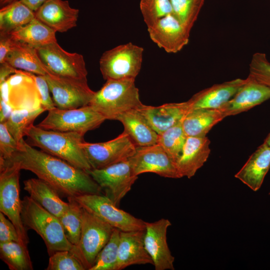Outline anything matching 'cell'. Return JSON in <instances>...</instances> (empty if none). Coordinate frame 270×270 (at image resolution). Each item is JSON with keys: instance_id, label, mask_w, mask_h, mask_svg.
Listing matches in <instances>:
<instances>
[{"instance_id": "cell-1", "label": "cell", "mask_w": 270, "mask_h": 270, "mask_svg": "<svg viewBox=\"0 0 270 270\" xmlns=\"http://www.w3.org/2000/svg\"><path fill=\"white\" fill-rule=\"evenodd\" d=\"M7 164H15L20 170L32 172L66 198L102 192L86 171L34 148L24 138L12 158L0 166Z\"/></svg>"}, {"instance_id": "cell-2", "label": "cell", "mask_w": 270, "mask_h": 270, "mask_svg": "<svg viewBox=\"0 0 270 270\" xmlns=\"http://www.w3.org/2000/svg\"><path fill=\"white\" fill-rule=\"evenodd\" d=\"M26 136L32 146L86 171L92 169L82 146L84 135L80 133L48 130L33 124Z\"/></svg>"}, {"instance_id": "cell-3", "label": "cell", "mask_w": 270, "mask_h": 270, "mask_svg": "<svg viewBox=\"0 0 270 270\" xmlns=\"http://www.w3.org/2000/svg\"><path fill=\"white\" fill-rule=\"evenodd\" d=\"M22 219L26 230H34L43 240L49 256L74 248L66 238L58 217L52 214L30 196L22 200Z\"/></svg>"}, {"instance_id": "cell-4", "label": "cell", "mask_w": 270, "mask_h": 270, "mask_svg": "<svg viewBox=\"0 0 270 270\" xmlns=\"http://www.w3.org/2000/svg\"><path fill=\"white\" fill-rule=\"evenodd\" d=\"M143 104L135 79L106 80L89 105L106 120H116L121 114L139 108Z\"/></svg>"}, {"instance_id": "cell-5", "label": "cell", "mask_w": 270, "mask_h": 270, "mask_svg": "<svg viewBox=\"0 0 270 270\" xmlns=\"http://www.w3.org/2000/svg\"><path fill=\"white\" fill-rule=\"evenodd\" d=\"M114 228L82 208L79 242L70 252L86 270H90L94 265L98 254L109 240Z\"/></svg>"}, {"instance_id": "cell-6", "label": "cell", "mask_w": 270, "mask_h": 270, "mask_svg": "<svg viewBox=\"0 0 270 270\" xmlns=\"http://www.w3.org/2000/svg\"><path fill=\"white\" fill-rule=\"evenodd\" d=\"M144 48L128 42L103 53L99 60L100 68L105 80L135 79L142 62Z\"/></svg>"}, {"instance_id": "cell-7", "label": "cell", "mask_w": 270, "mask_h": 270, "mask_svg": "<svg viewBox=\"0 0 270 270\" xmlns=\"http://www.w3.org/2000/svg\"><path fill=\"white\" fill-rule=\"evenodd\" d=\"M106 119L91 106L48 111L47 116L36 126L42 128L61 132H77L84 135L98 128Z\"/></svg>"}, {"instance_id": "cell-8", "label": "cell", "mask_w": 270, "mask_h": 270, "mask_svg": "<svg viewBox=\"0 0 270 270\" xmlns=\"http://www.w3.org/2000/svg\"><path fill=\"white\" fill-rule=\"evenodd\" d=\"M20 170L15 164L0 166V212L14 224L22 243L28 246L29 240L21 215L19 182Z\"/></svg>"}, {"instance_id": "cell-9", "label": "cell", "mask_w": 270, "mask_h": 270, "mask_svg": "<svg viewBox=\"0 0 270 270\" xmlns=\"http://www.w3.org/2000/svg\"><path fill=\"white\" fill-rule=\"evenodd\" d=\"M84 209L121 231L145 230V222L118 208L102 194H84L74 198Z\"/></svg>"}, {"instance_id": "cell-10", "label": "cell", "mask_w": 270, "mask_h": 270, "mask_svg": "<svg viewBox=\"0 0 270 270\" xmlns=\"http://www.w3.org/2000/svg\"><path fill=\"white\" fill-rule=\"evenodd\" d=\"M0 100L13 110H34L41 107V98L30 72L16 70L0 83Z\"/></svg>"}, {"instance_id": "cell-11", "label": "cell", "mask_w": 270, "mask_h": 270, "mask_svg": "<svg viewBox=\"0 0 270 270\" xmlns=\"http://www.w3.org/2000/svg\"><path fill=\"white\" fill-rule=\"evenodd\" d=\"M58 108L69 110L89 105L95 92L88 84L87 78L61 76L52 74L44 76Z\"/></svg>"}, {"instance_id": "cell-12", "label": "cell", "mask_w": 270, "mask_h": 270, "mask_svg": "<svg viewBox=\"0 0 270 270\" xmlns=\"http://www.w3.org/2000/svg\"><path fill=\"white\" fill-rule=\"evenodd\" d=\"M86 172L99 185L104 195L118 206L138 178L133 172L128 160Z\"/></svg>"}, {"instance_id": "cell-13", "label": "cell", "mask_w": 270, "mask_h": 270, "mask_svg": "<svg viewBox=\"0 0 270 270\" xmlns=\"http://www.w3.org/2000/svg\"><path fill=\"white\" fill-rule=\"evenodd\" d=\"M92 169H100L128 160L136 146L124 131L117 137L106 142L82 144Z\"/></svg>"}, {"instance_id": "cell-14", "label": "cell", "mask_w": 270, "mask_h": 270, "mask_svg": "<svg viewBox=\"0 0 270 270\" xmlns=\"http://www.w3.org/2000/svg\"><path fill=\"white\" fill-rule=\"evenodd\" d=\"M41 60L54 74L86 79L88 71L82 54L64 50L57 42L36 48Z\"/></svg>"}, {"instance_id": "cell-15", "label": "cell", "mask_w": 270, "mask_h": 270, "mask_svg": "<svg viewBox=\"0 0 270 270\" xmlns=\"http://www.w3.org/2000/svg\"><path fill=\"white\" fill-rule=\"evenodd\" d=\"M128 160L133 172L137 176L152 172L164 178H181L176 164L158 144L137 146L135 153Z\"/></svg>"}, {"instance_id": "cell-16", "label": "cell", "mask_w": 270, "mask_h": 270, "mask_svg": "<svg viewBox=\"0 0 270 270\" xmlns=\"http://www.w3.org/2000/svg\"><path fill=\"white\" fill-rule=\"evenodd\" d=\"M170 222L161 218L154 222H145V248L153 262L156 270H174V258L167 242V230Z\"/></svg>"}, {"instance_id": "cell-17", "label": "cell", "mask_w": 270, "mask_h": 270, "mask_svg": "<svg viewBox=\"0 0 270 270\" xmlns=\"http://www.w3.org/2000/svg\"><path fill=\"white\" fill-rule=\"evenodd\" d=\"M148 30L152 41L168 53L180 52L189 42L190 32L172 14L160 20Z\"/></svg>"}, {"instance_id": "cell-18", "label": "cell", "mask_w": 270, "mask_h": 270, "mask_svg": "<svg viewBox=\"0 0 270 270\" xmlns=\"http://www.w3.org/2000/svg\"><path fill=\"white\" fill-rule=\"evenodd\" d=\"M270 98V88L249 76L234 96L218 108L224 118L247 111Z\"/></svg>"}, {"instance_id": "cell-19", "label": "cell", "mask_w": 270, "mask_h": 270, "mask_svg": "<svg viewBox=\"0 0 270 270\" xmlns=\"http://www.w3.org/2000/svg\"><path fill=\"white\" fill-rule=\"evenodd\" d=\"M34 14L56 32H64L76 26L79 10L72 8L68 0H48Z\"/></svg>"}, {"instance_id": "cell-20", "label": "cell", "mask_w": 270, "mask_h": 270, "mask_svg": "<svg viewBox=\"0 0 270 270\" xmlns=\"http://www.w3.org/2000/svg\"><path fill=\"white\" fill-rule=\"evenodd\" d=\"M145 230L120 231L118 255L114 270L134 264H153L144 244Z\"/></svg>"}, {"instance_id": "cell-21", "label": "cell", "mask_w": 270, "mask_h": 270, "mask_svg": "<svg viewBox=\"0 0 270 270\" xmlns=\"http://www.w3.org/2000/svg\"><path fill=\"white\" fill-rule=\"evenodd\" d=\"M138 109L158 134L182 122L190 111L188 101L157 106L143 104Z\"/></svg>"}, {"instance_id": "cell-22", "label": "cell", "mask_w": 270, "mask_h": 270, "mask_svg": "<svg viewBox=\"0 0 270 270\" xmlns=\"http://www.w3.org/2000/svg\"><path fill=\"white\" fill-rule=\"evenodd\" d=\"M210 140L204 137L188 136L182 154L176 163L181 178H188L206 162L210 152Z\"/></svg>"}, {"instance_id": "cell-23", "label": "cell", "mask_w": 270, "mask_h": 270, "mask_svg": "<svg viewBox=\"0 0 270 270\" xmlns=\"http://www.w3.org/2000/svg\"><path fill=\"white\" fill-rule=\"evenodd\" d=\"M246 78H236L210 87L196 93L188 100L190 110L199 108H218L230 100Z\"/></svg>"}, {"instance_id": "cell-24", "label": "cell", "mask_w": 270, "mask_h": 270, "mask_svg": "<svg viewBox=\"0 0 270 270\" xmlns=\"http://www.w3.org/2000/svg\"><path fill=\"white\" fill-rule=\"evenodd\" d=\"M270 168V146L264 142L234 176L256 192L260 188Z\"/></svg>"}, {"instance_id": "cell-25", "label": "cell", "mask_w": 270, "mask_h": 270, "mask_svg": "<svg viewBox=\"0 0 270 270\" xmlns=\"http://www.w3.org/2000/svg\"><path fill=\"white\" fill-rule=\"evenodd\" d=\"M24 190L29 196L46 210L59 218L68 208L69 204L62 200L52 187L38 178L24 182Z\"/></svg>"}, {"instance_id": "cell-26", "label": "cell", "mask_w": 270, "mask_h": 270, "mask_svg": "<svg viewBox=\"0 0 270 270\" xmlns=\"http://www.w3.org/2000/svg\"><path fill=\"white\" fill-rule=\"evenodd\" d=\"M116 120L122 123L124 132L128 134L136 147L157 144L158 134L138 108L121 114Z\"/></svg>"}, {"instance_id": "cell-27", "label": "cell", "mask_w": 270, "mask_h": 270, "mask_svg": "<svg viewBox=\"0 0 270 270\" xmlns=\"http://www.w3.org/2000/svg\"><path fill=\"white\" fill-rule=\"evenodd\" d=\"M6 62L17 70L38 75L51 74L41 60L35 48L14 39Z\"/></svg>"}, {"instance_id": "cell-28", "label": "cell", "mask_w": 270, "mask_h": 270, "mask_svg": "<svg viewBox=\"0 0 270 270\" xmlns=\"http://www.w3.org/2000/svg\"><path fill=\"white\" fill-rule=\"evenodd\" d=\"M224 118L218 108H199L189 111L182 124L187 136H206Z\"/></svg>"}, {"instance_id": "cell-29", "label": "cell", "mask_w": 270, "mask_h": 270, "mask_svg": "<svg viewBox=\"0 0 270 270\" xmlns=\"http://www.w3.org/2000/svg\"><path fill=\"white\" fill-rule=\"evenodd\" d=\"M56 33L54 30L35 17L30 22L10 34L14 39L36 48L57 42Z\"/></svg>"}, {"instance_id": "cell-30", "label": "cell", "mask_w": 270, "mask_h": 270, "mask_svg": "<svg viewBox=\"0 0 270 270\" xmlns=\"http://www.w3.org/2000/svg\"><path fill=\"white\" fill-rule=\"evenodd\" d=\"M1 8L0 34H10L36 17L34 12L20 0Z\"/></svg>"}, {"instance_id": "cell-31", "label": "cell", "mask_w": 270, "mask_h": 270, "mask_svg": "<svg viewBox=\"0 0 270 270\" xmlns=\"http://www.w3.org/2000/svg\"><path fill=\"white\" fill-rule=\"evenodd\" d=\"M0 257L10 270L34 269L28 246L22 242H0Z\"/></svg>"}, {"instance_id": "cell-32", "label": "cell", "mask_w": 270, "mask_h": 270, "mask_svg": "<svg viewBox=\"0 0 270 270\" xmlns=\"http://www.w3.org/2000/svg\"><path fill=\"white\" fill-rule=\"evenodd\" d=\"M69 206L58 218L68 240L73 245H78L82 224V206L74 198H67Z\"/></svg>"}, {"instance_id": "cell-33", "label": "cell", "mask_w": 270, "mask_h": 270, "mask_svg": "<svg viewBox=\"0 0 270 270\" xmlns=\"http://www.w3.org/2000/svg\"><path fill=\"white\" fill-rule=\"evenodd\" d=\"M45 111L42 108L34 110H14L4 124L10 134L18 143L26 136L36 118Z\"/></svg>"}, {"instance_id": "cell-34", "label": "cell", "mask_w": 270, "mask_h": 270, "mask_svg": "<svg viewBox=\"0 0 270 270\" xmlns=\"http://www.w3.org/2000/svg\"><path fill=\"white\" fill-rule=\"evenodd\" d=\"M182 122L158 134L157 144H159L176 164L180 156L187 136Z\"/></svg>"}, {"instance_id": "cell-35", "label": "cell", "mask_w": 270, "mask_h": 270, "mask_svg": "<svg viewBox=\"0 0 270 270\" xmlns=\"http://www.w3.org/2000/svg\"><path fill=\"white\" fill-rule=\"evenodd\" d=\"M172 14L189 32L194 25L204 0H170Z\"/></svg>"}, {"instance_id": "cell-36", "label": "cell", "mask_w": 270, "mask_h": 270, "mask_svg": "<svg viewBox=\"0 0 270 270\" xmlns=\"http://www.w3.org/2000/svg\"><path fill=\"white\" fill-rule=\"evenodd\" d=\"M120 231L114 228L111 236L100 251L90 270H114L116 263Z\"/></svg>"}, {"instance_id": "cell-37", "label": "cell", "mask_w": 270, "mask_h": 270, "mask_svg": "<svg viewBox=\"0 0 270 270\" xmlns=\"http://www.w3.org/2000/svg\"><path fill=\"white\" fill-rule=\"evenodd\" d=\"M140 10L148 28L172 14L170 0H140Z\"/></svg>"}, {"instance_id": "cell-38", "label": "cell", "mask_w": 270, "mask_h": 270, "mask_svg": "<svg viewBox=\"0 0 270 270\" xmlns=\"http://www.w3.org/2000/svg\"><path fill=\"white\" fill-rule=\"evenodd\" d=\"M46 270H86L78 258L68 250L58 251L50 256Z\"/></svg>"}, {"instance_id": "cell-39", "label": "cell", "mask_w": 270, "mask_h": 270, "mask_svg": "<svg viewBox=\"0 0 270 270\" xmlns=\"http://www.w3.org/2000/svg\"><path fill=\"white\" fill-rule=\"evenodd\" d=\"M249 70L250 76L270 88V62L265 54L256 52L252 55Z\"/></svg>"}, {"instance_id": "cell-40", "label": "cell", "mask_w": 270, "mask_h": 270, "mask_svg": "<svg viewBox=\"0 0 270 270\" xmlns=\"http://www.w3.org/2000/svg\"><path fill=\"white\" fill-rule=\"evenodd\" d=\"M18 148V143L10 134L5 124L0 123V164L8 160Z\"/></svg>"}, {"instance_id": "cell-41", "label": "cell", "mask_w": 270, "mask_h": 270, "mask_svg": "<svg viewBox=\"0 0 270 270\" xmlns=\"http://www.w3.org/2000/svg\"><path fill=\"white\" fill-rule=\"evenodd\" d=\"M41 98V107L46 111H49L56 108L52 98L50 96V90L44 76L32 73Z\"/></svg>"}, {"instance_id": "cell-42", "label": "cell", "mask_w": 270, "mask_h": 270, "mask_svg": "<svg viewBox=\"0 0 270 270\" xmlns=\"http://www.w3.org/2000/svg\"><path fill=\"white\" fill-rule=\"evenodd\" d=\"M5 216L0 212V242L14 241L22 243L16 227Z\"/></svg>"}, {"instance_id": "cell-43", "label": "cell", "mask_w": 270, "mask_h": 270, "mask_svg": "<svg viewBox=\"0 0 270 270\" xmlns=\"http://www.w3.org/2000/svg\"><path fill=\"white\" fill-rule=\"evenodd\" d=\"M13 40L10 34H0V64L6 62Z\"/></svg>"}, {"instance_id": "cell-44", "label": "cell", "mask_w": 270, "mask_h": 270, "mask_svg": "<svg viewBox=\"0 0 270 270\" xmlns=\"http://www.w3.org/2000/svg\"><path fill=\"white\" fill-rule=\"evenodd\" d=\"M17 69L10 66L7 62L0 64V83L6 80L10 76L16 73Z\"/></svg>"}, {"instance_id": "cell-45", "label": "cell", "mask_w": 270, "mask_h": 270, "mask_svg": "<svg viewBox=\"0 0 270 270\" xmlns=\"http://www.w3.org/2000/svg\"><path fill=\"white\" fill-rule=\"evenodd\" d=\"M0 123L4 124L14 110L4 101L0 100Z\"/></svg>"}, {"instance_id": "cell-46", "label": "cell", "mask_w": 270, "mask_h": 270, "mask_svg": "<svg viewBox=\"0 0 270 270\" xmlns=\"http://www.w3.org/2000/svg\"><path fill=\"white\" fill-rule=\"evenodd\" d=\"M33 12L37 10L48 0H20Z\"/></svg>"}, {"instance_id": "cell-47", "label": "cell", "mask_w": 270, "mask_h": 270, "mask_svg": "<svg viewBox=\"0 0 270 270\" xmlns=\"http://www.w3.org/2000/svg\"><path fill=\"white\" fill-rule=\"evenodd\" d=\"M16 0H0V5L2 7Z\"/></svg>"}, {"instance_id": "cell-48", "label": "cell", "mask_w": 270, "mask_h": 270, "mask_svg": "<svg viewBox=\"0 0 270 270\" xmlns=\"http://www.w3.org/2000/svg\"><path fill=\"white\" fill-rule=\"evenodd\" d=\"M264 142L270 146V132L268 134L264 140Z\"/></svg>"}, {"instance_id": "cell-49", "label": "cell", "mask_w": 270, "mask_h": 270, "mask_svg": "<svg viewBox=\"0 0 270 270\" xmlns=\"http://www.w3.org/2000/svg\"><path fill=\"white\" fill-rule=\"evenodd\" d=\"M269 195H270V192H269Z\"/></svg>"}]
</instances>
